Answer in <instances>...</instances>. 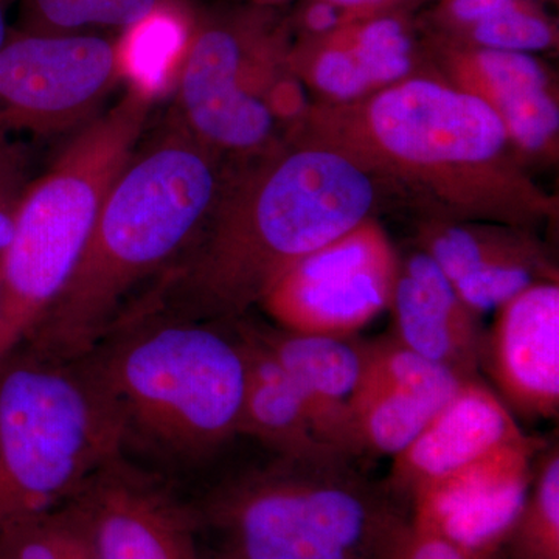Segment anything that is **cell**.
<instances>
[{
  "instance_id": "6da1fadb",
  "label": "cell",
  "mask_w": 559,
  "mask_h": 559,
  "mask_svg": "<svg viewBox=\"0 0 559 559\" xmlns=\"http://www.w3.org/2000/svg\"><path fill=\"white\" fill-rule=\"evenodd\" d=\"M377 179L347 154L305 142L224 178L204 226L139 307L237 319L283 275L369 218Z\"/></svg>"
},
{
  "instance_id": "7a4b0ae2",
  "label": "cell",
  "mask_w": 559,
  "mask_h": 559,
  "mask_svg": "<svg viewBox=\"0 0 559 559\" xmlns=\"http://www.w3.org/2000/svg\"><path fill=\"white\" fill-rule=\"evenodd\" d=\"M305 142L347 154L457 218L528 223L550 210L514 160L495 109L432 79H404L369 98L311 110Z\"/></svg>"
},
{
  "instance_id": "52a82bcc",
  "label": "cell",
  "mask_w": 559,
  "mask_h": 559,
  "mask_svg": "<svg viewBox=\"0 0 559 559\" xmlns=\"http://www.w3.org/2000/svg\"><path fill=\"white\" fill-rule=\"evenodd\" d=\"M347 463L280 459L221 489L205 514L240 559H381L404 521Z\"/></svg>"
},
{
  "instance_id": "836d02e7",
  "label": "cell",
  "mask_w": 559,
  "mask_h": 559,
  "mask_svg": "<svg viewBox=\"0 0 559 559\" xmlns=\"http://www.w3.org/2000/svg\"><path fill=\"white\" fill-rule=\"evenodd\" d=\"M215 559H240V558L235 557V555L231 554V551L226 550V551H223V554H219L218 557H215Z\"/></svg>"
},
{
  "instance_id": "8fae6325",
  "label": "cell",
  "mask_w": 559,
  "mask_h": 559,
  "mask_svg": "<svg viewBox=\"0 0 559 559\" xmlns=\"http://www.w3.org/2000/svg\"><path fill=\"white\" fill-rule=\"evenodd\" d=\"M544 450L543 440L525 433L433 481L411 499L412 524L468 554L492 559L524 509Z\"/></svg>"
},
{
  "instance_id": "4dcf8cb0",
  "label": "cell",
  "mask_w": 559,
  "mask_h": 559,
  "mask_svg": "<svg viewBox=\"0 0 559 559\" xmlns=\"http://www.w3.org/2000/svg\"><path fill=\"white\" fill-rule=\"evenodd\" d=\"M83 511L84 524L83 527H81L79 538L75 540V546H73L72 554H70L69 559H100V554H98L97 544H95L94 535H92L90 520H87L84 507Z\"/></svg>"
},
{
  "instance_id": "9c48e42d",
  "label": "cell",
  "mask_w": 559,
  "mask_h": 559,
  "mask_svg": "<svg viewBox=\"0 0 559 559\" xmlns=\"http://www.w3.org/2000/svg\"><path fill=\"white\" fill-rule=\"evenodd\" d=\"M121 76L117 39L10 27L0 49V132L43 139L80 130Z\"/></svg>"
},
{
  "instance_id": "603a6c76",
  "label": "cell",
  "mask_w": 559,
  "mask_h": 559,
  "mask_svg": "<svg viewBox=\"0 0 559 559\" xmlns=\"http://www.w3.org/2000/svg\"><path fill=\"white\" fill-rule=\"evenodd\" d=\"M366 370L381 381L395 385L429 406L440 409L457 392L459 374L401 344L393 334L364 342Z\"/></svg>"
},
{
  "instance_id": "1f68e13d",
  "label": "cell",
  "mask_w": 559,
  "mask_h": 559,
  "mask_svg": "<svg viewBox=\"0 0 559 559\" xmlns=\"http://www.w3.org/2000/svg\"><path fill=\"white\" fill-rule=\"evenodd\" d=\"M16 3L17 0H0V49H2L7 36H9V14Z\"/></svg>"
},
{
  "instance_id": "ac0fdd59",
  "label": "cell",
  "mask_w": 559,
  "mask_h": 559,
  "mask_svg": "<svg viewBox=\"0 0 559 559\" xmlns=\"http://www.w3.org/2000/svg\"><path fill=\"white\" fill-rule=\"evenodd\" d=\"M237 337L246 366L240 436L259 440L288 462H348L320 439L299 392L252 326H238Z\"/></svg>"
},
{
  "instance_id": "7402d4cb",
  "label": "cell",
  "mask_w": 559,
  "mask_h": 559,
  "mask_svg": "<svg viewBox=\"0 0 559 559\" xmlns=\"http://www.w3.org/2000/svg\"><path fill=\"white\" fill-rule=\"evenodd\" d=\"M536 460L535 477L509 544L513 559H559V450Z\"/></svg>"
},
{
  "instance_id": "44dd1931",
  "label": "cell",
  "mask_w": 559,
  "mask_h": 559,
  "mask_svg": "<svg viewBox=\"0 0 559 559\" xmlns=\"http://www.w3.org/2000/svg\"><path fill=\"white\" fill-rule=\"evenodd\" d=\"M167 0H17L20 31L73 35L127 31Z\"/></svg>"
},
{
  "instance_id": "4fadbf2b",
  "label": "cell",
  "mask_w": 559,
  "mask_h": 559,
  "mask_svg": "<svg viewBox=\"0 0 559 559\" xmlns=\"http://www.w3.org/2000/svg\"><path fill=\"white\" fill-rule=\"evenodd\" d=\"M480 367L513 414L550 419L559 411V286L543 280L498 308Z\"/></svg>"
},
{
  "instance_id": "277c9868",
  "label": "cell",
  "mask_w": 559,
  "mask_h": 559,
  "mask_svg": "<svg viewBox=\"0 0 559 559\" xmlns=\"http://www.w3.org/2000/svg\"><path fill=\"white\" fill-rule=\"evenodd\" d=\"M76 362L121 450L193 460L240 436L245 356L238 337L207 323L135 308Z\"/></svg>"
},
{
  "instance_id": "d6986e66",
  "label": "cell",
  "mask_w": 559,
  "mask_h": 559,
  "mask_svg": "<svg viewBox=\"0 0 559 559\" xmlns=\"http://www.w3.org/2000/svg\"><path fill=\"white\" fill-rule=\"evenodd\" d=\"M437 411L417 396L373 377L364 366L353 403L360 454L371 452L395 457L409 447Z\"/></svg>"
},
{
  "instance_id": "e0dca14e",
  "label": "cell",
  "mask_w": 559,
  "mask_h": 559,
  "mask_svg": "<svg viewBox=\"0 0 559 559\" xmlns=\"http://www.w3.org/2000/svg\"><path fill=\"white\" fill-rule=\"evenodd\" d=\"M423 252L476 314L498 310L535 283L557 280L539 246L518 234L451 224L426 231Z\"/></svg>"
},
{
  "instance_id": "83f0119b",
  "label": "cell",
  "mask_w": 559,
  "mask_h": 559,
  "mask_svg": "<svg viewBox=\"0 0 559 559\" xmlns=\"http://www.w3.org/2000/svg\"><path fill=\"white\" fill-rule=\"evenodd\" d=\"M381 559H487L460 549L436 533L404 522Z\"/></svg>"
},
{
  "instance_id": "5bb4252c",
  "label": "cell",
  "mask_w": 559,
  "mask_h": 559,
  "mask_svg": "<svg viewBox=\"0 0 559 559\" xmlns=\"http://www.w3.org/2000/svg\"><path fill=\"white\" fill-rule=\"evenodd\" d=\"M524 436L495 390L479 378L463 381L409 447L393 457L389 487L412 499L433 481Z\"/></svg>"
},
{
  "instance_id": "3957f363",
  "label": "cell",
  "mask_w": 559,
  "mask_h": 559,
  "mask_svg": "<svg viewBox=\"0 0 559 559\" xmlns=\"http://www.w3.org/2000/svg\"><path fill=\"white\" fill-rule=\"evenodd\" d=\"M218 156L176 114L139 143L68 286L21 348L62 362L86 358L132 290L170 270L200 234L226 178Z\"/></svg>"
},
{
  "instance_id": "d6a6232c",
  "label": "cell",
  "mask_w": 559,
  "mask_h": 559,
  "mask_svg": "<svg viewBox=\"0 0 559 559\" xmlns=\"http://www.w3.org/2000/svg\"><path fill=\"white\" fill-rule=\"evenodd\" d=\"M252 5L260 7V9L274 10L275 7L283 5V3L289 2V0H249Z\"/></svg>"
},
{
  "instance_id": "8992f818",
  "label": "cell",
  "mask_w": 559,
  "mask_h": 559,
  "mask_svg": "<svg viewBox=\"0 0 559 559\" xmlns=\"http://www.w3.org/2000/svg\"><path fill=\"white\" fill-rule=\"evenodd\" d=\"M123 455L79 362L20 348L0 364V532L68 506Z\"/></svg>"
},
{
  "instance_id": "ba28073f",
  "label": "cell",
  "mask_w": 559,
  "mask_h": 559,
  "mask_svg": "<svg viewBox=\"0 0 559 559\" xmlns=\"http://www.w3.org/2000/svg\"><path fill=\"white\" fill-rule=\"evenodd\" d=\"M286 33L255 5L197 21L176 72V116L207 148L250 154L271 142L275 117L250 92V73Z\"/></svg>"
},
{
  "instance_id": "d4e9b609",
  "label": "cell",
  "mask_w": 559,
  "mask_h": 559,
  "mask_svg": "<svg viewBox=\"0 0 559 559\" xmlns=\"http://www.w3.org/2000/svg\"><path fill=\"white\" fill-rule=\"evenodd\" d=\"M436 36L479 49L532 55L557 46L558 28L536 0H533L527 5L506 11L455 35Z\"/></svg>"
},
{
  "instance_id": "30bf717a",
  "label": "cell",
  "mask_w": 559,
  "mask_h": 559,
  "mask_svg": "<svg viewBox=\"0 0 559 559\" xmlns=\"http://www.w3.org/2000/svg\"><path fill=\"white\" fill-rule=\"evenodd\" d=\"M399 266L384 235L364 223L290 267L260 305L282 330L352 337L390 307Z\"/></svg>"
},
{
  "instance_id": "9a60e30c",
  "label": "cell",
  "mask_w": 559,
  "mask_h": 559,
  "mask_svg": "<svg viewBox=\"0 0 559 559\" xmlns=\"http://www.w3.org/2000/svg\"><path fill=\"white\" fill-rule=\"evenodd\" d=\"M252 329L299 392L320 439L344 459L362 455L353 403L366 366L364 342L353 336Z\"/></svg>"
},
{
  "instance_id": "5b68a950",
  "label": "cell",
  "mask_w": 559,
  "mask_h": 559,
  "mask_svg": "<svg viewBox=\"0 0 559 559\" xmlns=\"http://www.w3.org/2000/svg\"><path fill=\"white\" fill-rule=\"evenodd\" d=\"M128 83L120 100L81 127L25 191L0 253V364L28 341L68 286L114 182L142 140L154 92L146 81Z\"/></svg>"
},
{
  "instance_id": "2e32d148",
  "label": "cell",
  "mask_w": 559,
  "mask_h": 559,
  "mask_svg": "<svg viewBox=\"0 0 559 559\" xmlns=\"http://www.w3.org/2000/svg\"><path fill=\"white\" fill-rule=\"evenodd\" d=\"M393 336L418 355L474 380L479 373L485 333L450 280L428 253L417 252L399 266L392 300Z\"/></svg>"
},
{
  "instance_id": "484cf974",
  "label": "cell",
  "mask_w": 559,
  "mask_h": 559,
  "mask_svg": "<svg viewBox=\"0 0 559 559\" xmlns=\"http://www.w3.org/2000/svg\"><path fill=\"white\" fill-rule=\"evenodd\" d=\"M33 179L27 143L0 132V253L9 246L22 200Z\"/></svg>"
},
{
  "instance_id": "f1b7e54d",
  "label": "cell",
  "mask_w": 559,
  "mask_h": 559,
  "mask_svg": "<svg viewBox=\"0 0 559 559\" xmlns=\"http://www.w3.org/2000/svg\"><path fill=\"white\" fill-rule=\"evenodd\" d=\"M355 20L347 11L326 0H307L297 13L296 24L301 31V38L319 39L333 35Z\"/></svg>"
},
{
  "instance_id": "ffe728a7",
  "label": "cell",
  "mask_w": 559,
  "mask_h": 559,
  "mask_svg": "<svg viewBox=\"0 0 559 559\" xmlns=\"http://www.w3.org/2000/svg\"><path fill=\"white\" fill-rule=\"evenodd\" d=\"M337 38L355 53L371 90L409 79L415 39L407 11H388L348 22Z\"/></svg>"
},
{
  "instance_id": "f546056e",
  "label": "cell",
  "mask_w": 559,
  "mask_h": 559,
  "mask_svg": "<svg viewBox=\"0 0 559 559\" xmlns=\"http://www.w3.org/2000/svg\"><path fill=\"white\" fill-rule=\"evenodd\" d=\"M340 9L347 11L353 17L371 16L388 11H407L415 0H326Z\"/></svg>"
},
{
  "instance_id": "7c38bea8",
  "label": "cell",
  "mask_w": 559,
  "mask_h": 559,
  "mask_svg": "<svg viewBox=\"0 0 559 559\" xmlns=\"http://www.w3.org/2000/svg\"><path fill=\"white\" fill-rule=\"evenodd\" d=\"M79 499L100 559H201L193 511L123 455L110 460Z\"/></svg>"
},
{
  "instance_id": "4316f807",
  "label": "cell",
  "mask_w": 559,
  "mask_h": 559,
  "mask_svg": "<svg viewBox=\"0 0 559 559\" xmlns=\"http://www.w3.org/2000/svg\"><path fill=\"white\" fill-rule=\"evenodd\" d=\"M533 0H440L432 13L436 35L450 36Z\"/></svg>"
},
{
  "instance_id": "cb8c5ba5",
  "label": "cell",
  "mask_w": 559,
  "mask_h": 559,
  "mask_svg": "<svg viewBox=\"0 0 559 559\" xmlns=\"http://www.w3.org/2000/svg\"><path fill=\"white\" fill-rule=\"evenodd\" d=\"M84 524L79 499L0 532V559H69Z\"/></svg>"
}]
</instances>
